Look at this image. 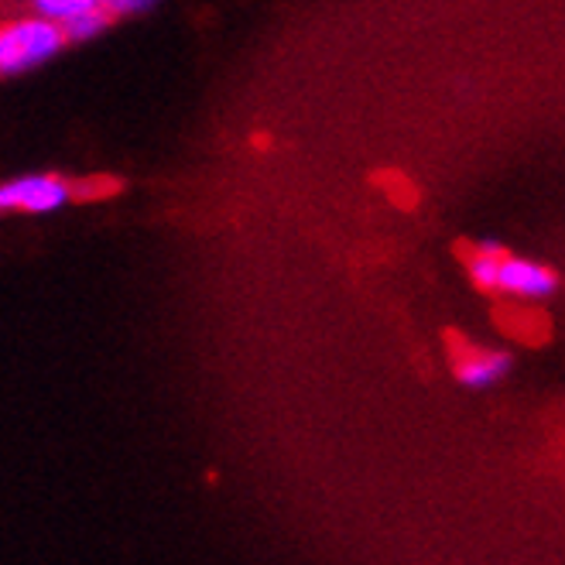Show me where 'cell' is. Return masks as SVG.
<instances>
[{"instance_id": "obj_7", "label": "cell", "mask_w": 565, "mask_h": 565, "mask_svg": "<svg viewBox=\"0 0 565 565\" xmlns=\"http://www.w3.org/2000/svg\"><path fill=\"white\" fill-rule=\"evenodd\" d=\"M31 8H35V14L62 24V21H70L89 8H99V0H31Z\"/></svg>"}, {"instance_id": "obj_2", "label": "cell", "mask_w": 565, "mask_h": 565, "mask_svg": "<svg viewBox=\"0 0 565 565\" xmlns=\"http://www.w3.org/2000/svg\"><path fill=\"white\" fill-rule=\"evenodd\" d=\"M73 199V185L55 175H21L0 185V213H55Z\"/></svg>"}, {"instance_id": "obj_6", "label": "cell", "mask_w": 565, "mask_h": 565, "mask_svg": "<svg viewBox=\"0 0 565 565\" xmlns=\"http://www.w3.org/2000/svg\"><path fill=\"white\" fill-rule=\"evenodd\" d=\"M504 247H497V244H477L467 250V271L473 278L477 288L483 291H493V281H497V260H501Z\"/></svg>"}, {"instance_id": "obj_1", "label": "cell", "mask_w": 565, "mask_h": 565, "mask_svg": "<svg viewBox=\"0 0 565 565\" xmlns=\"http://www.w3.org/2000/svg\"><path fill=\"white\" fill-rule=\"evenodd\" d=\"M62 49V28L42 14L0 24V76H21L28 70H39Z\"/></svg>"}, {"instance_id": "obj_4", "label": "cell", "mask_w": 565, "mask_h": 565, "mask_svg": "<svg viewBox=\"0 0 565 565\" xmlns=\"http://www.w3.org/2000/svg\"><path fill=\"white\" fill-rule=\"evenodd\" d=\"M452 367H456V377L459 384L467 387H490L501 377H508L511 371V356L508 353H497V350H483V347H459L456 356H452Z\"/></svg>"}, {"instance_id": "obj_8", "label": "cell", "mask_w": 565, "mask_h": 565, "mask_svg": "<svg viewBox=\"0 0 565 565\" xmlns=\"http://www.w3.org/2000/svg\"><path fill=\"white\" fill-rule=\"evenodd\" d=\"M384 189L391 192V199H394V203L397 206H402V210H412L415 203H418V195H415V185L405 179V175H394V172H387L384 179Z\"/></svg>"}, {"instance_id": "obj_3", "label": "cell", "mask_w": 565, "mask_h": 565, "mask_svg": "<svg viewBox=\"0 0 565 565\" xmlns=\"http://www.w3.org/2000/svg\"><path fill=\"white\" fill-rule=\"evenodd\" d=\"M493 291H504L511 298H524V302H542L558 291V275L539 260L511 257L508 250L497 260V281Z\"/></svg>"}, {"instance_id": "obj_5", "label": "cell", "mask_w": 565, "mask_h": 565, "mask_svg": "<svg viewBox=\"0 0 565 565\" xmlns=\"http://www.w3.org/2000/svg\"><path fill=\"white\" fill-rule=\"evenodd\" d=\"M110 14H107V8H89V11H83V14H76V18H70V21H62L58 28H62V39H65V45H73V42H89V39H96L99 31H107L110 28Z\"/></svg>"}, {"instance_id": "obj_9", "label": "cell", "mask_w": 565, "mask_h": 565, "mask_svg": "<svg viewBox=\"0 0 565 565\" xmlns=\"http://www.w3.org/2000/svg\"><path fill=\"white\" fill-rule=\"evenodd\" d=\"M154 4V0H99V8H107L110 18H130V14H141Z\"/></svg>"}]
</instances>
